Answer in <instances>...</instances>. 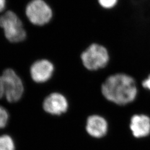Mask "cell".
I'll return each instance as SVG.
<instances>
[{
	"label": "cell",
	"instance_id": "obj_1",
	"mask_svg": "<svg viewBox=\"0 0 150 150\" xmlns=\"http://www.w3.org/2000/svg\"><path fill=\"white\" fill-rule=\"evenodd\" d=\"M103 96L119 105L132 102L137 95V87L134 79L124 74L109 76L101 87Z\"/></svg>",
	"mask_w": 150,
	"mask_h": 150
},
{
	"label": "cell",
	"instance_id": "obj_2",
	"mask_svg": "<svg viewBox=\"0 0 150 150\" xmlns=\"http://www.w3.org/2000/svg\"><path fill=\"white\" fill-rule=\"evenodd\" d=\"M0 28L6 40L13 44L23 42L27 32L20 16L12 10H7L0 15Z\"/></svg>",
	"mask_w": 150,
	"mask_h": 150
},
{
	"label": "cell",
	"instance_id": "obj_3",
	"mask_svg": "<svg viewBox=\"0 0 150 150\" xmlns=\"http://www.w3.org/2000/svg\"><path fill=\"white\" fill-rule=\"evenodd\" d=\"M107 49L102 45H91L81 55L83 66L87 70L95 71L105 67L109 61Z\"/></svg>",
	"mask_w": 150,
	"mask_h": 150
},
{
	"label": "cell",
	"instance_id": "obj_4",
	"mask_svg": "<svg viewBox=\"0 0 150 150\" xmlns=\"http://www.w3.org/2000/svg\"><path fill=\"white\" fill-rule=\"evenodd\" d=\"M25 13L30 22L36 26L48 23L52 17L51 8L43 0H31L25 7Z\"/></svg>",
	"mask_w": 150,
	"mask_h": 150
},
{
	"label": "cell",
	"instance_id": "obj_5",
	"mask_svg": "<svg viewBox=\"0 0 150 150\" xmlns=\"http://www.w3.org/2000/svg\"><path fill=\"white\" fill-rule=\"evenodd\" d=\"M2 77L5 96L9 102L14 103L19 101L23 94L24 86L21 79L12 68H6L3 70Z\"/></svg>",
	"mask_w": 150,
	"mask_h": 150
},
{
	"label": "cell",
	"instance_id": "obj_6",
	"mask_svg": "<svg viewBox=\"0 0 150 150\" xmlns=\"http://www.w3.org/2000/svg\"><path fill=\"white\" fill-rule=\"evenodd\" d=\"M54 71V65L50 61L41 59L32 64L30 69V73L33 81L36 83H43L51 77Z\"/></svg>",
	"mask_w": 150,
	"mask_h": 150
},
{
	"label": "cell",
	"instance_id": "obj_7",
	"mask_svg": "<svg viewBox=\"0 0 150 150\" xmlns=\"http://www.w3.org/2000/svg\"><path fill=\"white\" fill-rule=\"evenodd\" d=\"M43 108L46 112L54 115H60L67 111L68 102L62 94L52 93L45 99Z\"/></svg>",
	"mask_w": 150,
	"mask_h": 150
},
{
	"label": "cell",
	"instance_id": "obj_8",
	"mask_svg": "<svg viewBox=\"0 0 150 150\" xmlns=\"http://www.w3.org/2000/svg\"><path fill=\"white\" fill-rule=\"evenodd\" d=\"M108 124L106 120L98 115H92L87 118L86 131L91 136L101 138L106 134Z\"/></svg>",
	"mask_w": 150,
	"mask_h": 150
},
{
	"label": "cell",
	"instance_id": "obj_9",
	"mask_svg": "<svg viewBox=\"0 0 150 150\" xmlns=\"http://www.w3.org/2000/svg\"><path fill=\"white\" fill-rule=\"evenodd\" d=\"M130 129L135 137H144L150 134V119L144 115H136L131 120Z\"/></svg>",
	"mask_w": 150,
	"mask_h": 150
},
{
	"label": "cell",
	"instance_id": "obj_10",
	"mask_svg": "<svg viewBox=\"0 0 150 150\" xmlns=\"http://www.w3.org/2000/svg\"><path fill=\"white\" fill-rule=\"evenodd\" d=\"M0 150H15V145L10 136H0Z\"/></svg>",
	"mask_w": 150,
	"mask_h": 150
},
{
	"label": "cell",
	"instance_id": "obj_11",
	"mask_svg": "<svg viewBox=\"0 0 150 150\" xmlns=\"http://www.w3.org/2000/svg\"><path fill=\"white\" fill-rule=\"evenodd\" d=\"M9 115L4 107L0 106V129H3L7 126Z\"/></svg>",
	"mask_w": 150,
	"mask_h": 150
},
{
	"label": "cell",
	"instance_id": "obj_12",
	"mask_svg": "<svg viewBox=\"0 0 150 150\" xmlns=\"http://www.w3.org/2000/svg\"><path fill=\"white\" fill-rule=\"evenodd\" d=\"M118 0H98L100 6L104 8H111L116 5Z\"/></svg>",
	"mask_w": 150,
	"mask_h": 150
},
{
	"label": "cell",
	"instance_id": "obj_13",
	"mask_svg": "<svg viewBox=\"0 0 150 150\" xmlns=\"http://www.w3.org/2000/svg\"><path fill=\"white\" fill-rule=\"evenodd\" d=\"M7 7V0H0V13L6 11Z\"/></svg>",
	"mask_w": 150,
	"mask_h": 150
},
{
	"label": "cell",
	"instance_id": "obj_14",
	"mask_svg": "<svg viewBox=\"0 0 150 150\" xmlns=\"http://www.w3.org/2000/svg\"><path fill=\"white\" fill-rule=\"evenodd\" d=\"M4 96H5V88L4 84L2 77L1 75L0 76V99L2 98Z\"/></svg>",
	"mask_w": 150,
	"mask_h": 150
},
{
	"label": "cell",
	"instance_id": "obj_15",
	"mask_svg": "<svg viewBox=\"0 0 150 150\" xmlns=\"http://www.w3.org/2000/svg\"><path fill=\"white\" fill-rule=\"evenodd\" d=\"M142 86H144V87L150 90V75L148 77V79L144 81V82L142 83Z\"/></svg>",
	"mask_w": 150,
	"mask_h": 150
}]
</instances>
